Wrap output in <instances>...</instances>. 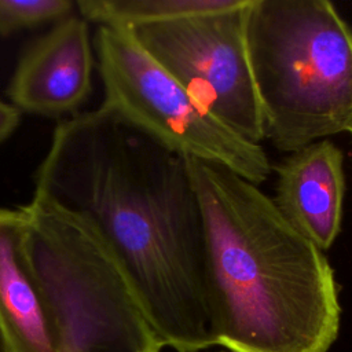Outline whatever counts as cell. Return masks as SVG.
<instances>
[{"label":"cell","mask_w":352,"mask_h":352,"mask_svg":"<svg viewBox=\"0 0 352 352\" xmlns=\"http://www.w3.org/2000/svg\"><path fill=\"white\" fill-rule=\"evenodd\" d=\"M33 198L102 245L164 346L197 352L217 344L204 217L184 157L100 104L58 124Z\"/></svg>","instance_id":"6da1fadb"},{"label":"cell","mask_w":352,"mask_h":352,"mask_svg":"<svg viewBox=\"0 0 352 352\" xmlns=\"http://www.w3.org/2000/svg\"><path fill=\"white\" fill-rule=\"evenodd\" d=\"M184 160L204 217L217 344L232 352H327L341 309L324 252L257 184L223 165Z\"/></svg>","instance_id":"7a4b0ae2"},{"label":"cell","mask_w":352,"mask_h":352,"mask_svg":"<svg viewBox=\"0 0 352 352\" xmlns=\"http://www.w3.org/2000/svg\"><path fill=\"white\" fill-rule=\"evenodd\" d=\"M246 44L265 138L294 153L352 132V26L327 0H250Z\"/></svg>","instance_id":"3957f363"},{"label":"cell","mask_w":352,"mask_h":352,"mask_svg":"<svg viewBox=\"0 0 352 352\" xmlns=\"http://www.w3.org/2000/svg\"><path fill=\"white\" fill-rule=\"evenodd\" d=\"M23 252L51 314L59 352H160L124 275L73 217L33 198Z\"/></svg>","instance_id":"277c9868"},{"label":"cell","mask_w":352,"mask_h":352,"mask_svg":"<svg viewBox=\"0 0 352 352\" xmlns=\"http://www.w3.org/2000/svg\"><path fill=\"white\" fill-rule=\"evenodd\" d=\"M92 41L103 107L184 158L223 165L257 186L268 179L272 166L263 146L197 103L129 29L99 26Z\"/></svg>","instance_id":"5b68a950"},{"label":"cell","mask_w":352,"mask_h":352,"mask_svg":"<svg viewBox=\"0 0 352 352\" xmlns=\"http://www.w3.org/2000/svg\"><path fill=\"white\" fill-rule=\"evenodd\" d=\"M249 3L129 30L208 113L260 144L265 131L246 44Z\"/></svg>","instance_id":"8992f818"},{"label":"cell","mask_w":352,"mask_h":352,"mask_svg":"<svg viewBox=\"0 0 352 352\" xmlns=\"http://www.w3.org/2000/svg\"><path fill=\"white\" fill-rule=\"evenodd\" d=\"M94 66L88 23L69 15L28 48L7 92L18 110L45 117L73 116L91 92Z\"/></svg>","instance_id":"52a82bcc"},{"label":"cell","mask_w":352,"mask_h":352,"mask_svg":"<svg viewBox=\"0 0 352 352\" xmlns=\"http://www.w3.org/2000/svg\"><path fill=\"white\" fill-rule=\"evenodd\" d=\"M276 209L322 252L340 234L345 195L342 151L329 139L311 143L274 168Z\"/></svg>","instance_id":"ba28073f"},{"label":"cell","mask_w":352,"mask_h":352,"mask_svg":"<svg viewBox=\"0 0 352 352\" xmlns=\"http://www.w3.org/2000/svg\"><path fill=\"white\" fill-rule=\"evenodd\" d=\"M0 331L10 352H59L51 314L25 257L22 208H0Z\"/></svg>","instance_id":"9c48e42d"},{"label":"cell","mask_w":352,"mask_h":352,"mask_svg":"<svg viewBox=\"0 0 352 352\" xmlns=\"http://www.w3.org/2000/svg\"><path fill=\"white\" fill-rule=\"evenodd\" d=\"M239 0H80L76 3L81 18L99 26L133 29L190 15L220 11Z\"/></svg>","instance_id":"30bf717a"},{"label":"cell","mask_w":352,"mask_h":352,"mask_svg":"<svg viewBox=\"0 0 352 352\" xmlns=\"http://www.w3.org/2000/svg\"><path fill=\"white\" fill-rule=\"evenodd\" d=\"M70 0H0V34L58 22L72 14Z\"/></svg>","instance_id":"8fae6325"},{"label":"cell","mask_w":352,"mask_h":352,"mask_svg":"<svg viewBox=\"0 0 352 352\" xmlns=\"http://www.w3.org/2000/svg\"><path fill=\"white\" fill-rule=\"evenodd\" d=\"M19 110L11 103L0 99V143L14 133V131L19 125Z\"/></svg>","instance_id":"7c38bea8"},{"label":"cell","mask_w":352,"mask_h":352,"mask_svg":"<svg viewBox=\"0 0 352 352\" xmlns=\"http://www.w3.org/2000/svg\"><path fill=\"white\" fill-rule=\"evenodd\" d=\"M0 352H10L8 348H7V344L1 336V331H0Z\"/></svg>","instance_id":"4fadbf2b"},{"label":"cell","mask_w":352,"mask_h":352,"mask_svg":"<svg viewBox=\"0 0 352 352\" xmlns=\"http://www.w3.org/2000/svg\"><path fill=\"white\" fill-rule=\"evenodd\" d=\"M351 135H352V132H351Z\"/></svg>","instance_id":"5bb4252c"}]
</instances>
